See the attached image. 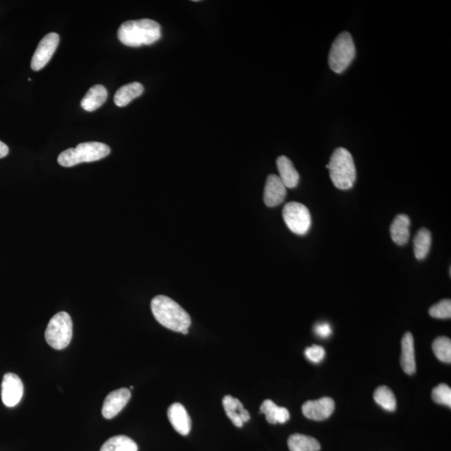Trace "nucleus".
<instances>
[{"mask_svg":"<svg viewBox=\"0 0 451 451\" xmlns=\"http://www.w3.org/2000/svg\"><path fill=\"white\" fill-rule=\"evenodd\" d=\"M411 219L406 214H400L393 219L391 226V235L393 242L397 245L404 246L410 239Z\"/></svg>","mask_w":451,"mask_h":451,"instance_id":"17","label":"nucleus"},{"mask_svg":"<svg viewBox=\"0 0 451 451\" xmlns=\"http://www.w3.org/2000/svg\"><path fill=\"white\" fill-rule=\"evenodd\" d=\"M400 365L407 374L416 371L414 338L410 332H405L401 341Z\"/></svg>","mask_w":451,"mask_h":451,"instance_id":"15","label":"nucleus"},{"mask_svg":"<svg viewBox=\"0 0 451 451\" xmlns=\"http://www.w3.org/2000/svg\"><path fill=\"white\" fill-rule=\"evenodd\" d=\"M226 415L239 428L243 427V424L249 422L250 414L239 399L232 395H226L223 400Z\"/></svg>","mask_w":451,"mask_h":451,"instance_id":"14","label":"nucleus"},{"mask_svg":"<svg viewBox=\"0 0 451 451\" xmlns=\"http://www.w3.org/2000/svg\"><path fill=\"white\" fill-rule=\"evenodd\" d=\"M132 393L128 389L121 388L110 392L103 404L102 415L106 419H113L123 410L131 399Z\"/></svg>","mask_w":451,"mask_h":451,"instance_id":"11","label":"nucleus"},{"mask_svg":"<svg viewBox=\"0 0 451 451\" xmlns=\"http://www.w3.org/2000/svg\"><path fill=\"white\" fill-rule=\"evenodd\" d=\"M287 196V187L278 175L271 174L267 177L263 200L269 208L282 204Z\"/></svg>","mask_w":451,"mask_h":451,"instance_id":"12","label":"nucleus"},{"mask_svg":"<svg viewBox=\"0 0 451 451\" xmlns=\"http://www.w3.org/2000/svg\"><path fill=\"white\" fill-rule=\"evenodd\" d=\"M10 149L7 145L0 141V159L5 158L9 154Z\"/></svg>","mask_w":451,"mask_h":451,"instance_id":"30","label":"nucleus"},{"mask_svg":"<svg viewBox=\"0 0 451 451\" xmlns=\"http://www.w3.org/2000/svg\"><path fill=\"white\" fill-rule=\"evenodd\" d=\"M430 315L435 319H446L451 317V301L444 300L432 306L430 308Z\"/></svg>","mask_w":451,"mask_h":451,"instance_id":"27","label":"nucleus"},{"mask_svg":"<svg viewBox=\"0 0 451 451\" xmlns=\"http://www.w3.org/2000/svg\"><path fill=\"white\" fill-rule=\"evenodd\" d=\"M60 43V36L49 33L40 42L32 60V69L34 71L42 70L51 60Z\"/></svg>","mask_w":451,"mask_h":451,"instance_id":"8","label":"nucleus"},{"mask_svg":"<svg viewBox=\"0 0 451 451\" xmlns=\"http://www.w3.org/2000/svg\"><path fill=\"white\" fill-rule=\"evenodd\" d=\"M326 167L330 170L332 183L338 189L350 190L354 186L356 181V168L353 156L347 149H336Z\"/></svg>","mask_w":451,"mask_h":451,"instance_id":"3","label":"nucleus"},{"mask_svg":"<svg viewBox=\"0 0 451 451\" xmlns=\"http://www.w3.org/2000/svg\"><path fill=\"white\" fill-rule=\"evenodd\" d=\"M279 178L287 188H294L300 182V174L293 162L287 156H281L277 160Z\"/></svg>","mask_w":451,"mask_h":451,"instance_id":"16","label":"nucleus"},{"mask_svg":"<svg viewBox=\"0 0 451 451\" xmlns=\"http://www.w3.org/2000/svg\"><path fill=\"white\" fill-rule=\"evenodd\" d=\"M374 399L385 411L393 412L396 410L395 393L387 386L378 387L374 393Z\"/></svg>","mask_w":451,"mask_h":451,"instance_id":"24","label":"nucleus"},{"mask_svg":"<svg viewBox=\"0 0 451 451\" xmlns=\"http://www.w3.org/2000/svg\"><path fill=\"white\" fill-rule=\"evenodd\" d=\"M282 217L290 231L297 235H305L311 227L310 212L300 202H289L282 209Z\"/></svg>","mask_w":451,"mask_h":451,"instance_id":"7","label":"nucleus"},{"mask_svg":"<svg viewBox=\"0 0 451 451\" xmlns=\"http://www.w3.org/2000/svg\"><path fill=\"white\" fill-rule=\"evenodd\" d=\"M313 330H315L316 335H318L319 338L327 339L332 334V328L330 324L328 323L316 324Z\"/></svg>","mask_w":451,"mask_h":451,"instance_id":"29","label":"nucleus"},{"mask_svg":"<svg viewBox=\"0 0 451 451\" xmlns=\"http://www.w3.org/2000/svg\"><path fill=\"white\" fill-rule=\"evenodd\" d=\"M110 148L101 143H84L75 148L67 149L58 156V162L64 167H71L83 162H93L106 158Z\"/></svg>","mask_w":451,"mask_h":451,"instance_id":"4","label":"nucleus"},{"mask_svg":"<svg viewBox=\"0 0 451 451\" xmlns=\"http://www.w3.org/2000/svg\"><path fill=\"white\" fill-rule=\"evenodd\" d=\"M108 97L106 88L102 85H95L90 88L82 99V107L86 112H93L104 104Z\"/></svg>","mask_w":451,"mask_h":451,"instance_id":"18","label":"nucleus"},{"mask_svg":"<svg viewBox=\"0 0 451 451\" xmlns=\"http://www.w3.org/2000/svg\"><path fill=\"white\" fill-rule=\"evenodd\" d=\"M290 451H319L320 443L316 439L302 434H294L289 438Z\"/></svg>","mask_w":451,"mask_h":451,"instance_id":"21","label":"nucleus"},{"mask_svg":"<svg viewBox=\"0 0 451 451\" xmlns=\"http://www.w3.org/2000/svg\"><path fill=\"white\" fill-rule=\"evenodd\" d=\"M168 419L175 431L182 435H187L192 429V420L182 404H171L167 411Z\"/></svg>","mask_w":451,"mask_h":451,"instance_id":"13","label":"nucleus"},{"mask_svg":"<svg viewBox=\"0 0 451 451\" xmlns=\"http://www.w3.org/2000/svg\"><path fill=\"white\" fill-rule=\"evenodd\" d=\"M72 335L73 323L70 315L66 312H60L49 320L45 337L53 349L61 350L70 345Z\"/></svg>","mask_w":451,"mask_h":451,"instance_id":"5","label":"nucleus"},{"mask_svg":"<svg viewBox=\"0 0 451 451\" xmlns=\"http://www.w3.org/2000/svg\"><path fill=\"white\" fill-rule=\"evenodd\" d=\"M326 350L322 346L312 345L305 350V356L309 361L319 364L326 357Z\"/></svg>","mask_w":451,"mask_h":451,"instance_id":"28","label":"nucleus"},{"mask_svg":"<svg viewBox=\"0 0 451 451\" xmlns=\"http://www.w3.org/2000/svg\"><path fill=\"white\" fill-rule=\"evenodd\" d=\"M118 39L130 47L150 45L162 37V28L158 22L150 19L124 22L118 29Z\"/></svg>","mask_w":451,"mask_h":451,"instance_id":"1","label":"nucleus"},{"mask_svg":"<svg viewBox=\"0 0 451 451\" xmlns=\"http://www.w3.org/2000/svg\"><path fill=\"white\" fill-rule=\"evenodd\" d=\"M101 451H138V446L125 435H117L106 441Z\"/></svg>","mask_w":451,"mask_h":451,"instance_id":"22","label":"nucleus"},{"mask_svg":"<svg viewBox=\"0 0 451 451\" xmlns=\"http://www.w3.org/2000/svg\"><path fill=\"white\" fill-rule=\"evenodd\" d=\"M334 409V401L330 397H324L319 400L307 401L302 407V411L306 418L322 422L330 417Z\"/></svg>","mask_w":451,"mask_h":451,"instance_id":"10","label":"nucleus"},{"mask_svg":"<svg viewBox=\"0 0 451 451\" xmlns=\"http://www.w3.org/2000/svg\"><path fill=\"white\" fill-rule=\"evenodd\" d=\"M144 93V87L139 82L127 84L119 88L114 97V102L117 106L124 107Z\"/></svg>","mask_w":451,"mask_h":451,"instance_id":"19","label":"nucleus"},{"mask_svg":"<svg viewBox=\"0 0 451 451\" xmlns=\"http://www.w3.org/2000/svg\"><path fill=\"white\" fill-rule=\"evenodd\" d=\"M432 400L439 404L451 406V389L448 385L441 384L432 391Z\"/></svg>","mask_w":451,"mask_h":451,"instance_id":"26","label":"nucleus"},{"mask_svg":"<svg viewBox=\"0 0 451 451\" xmlns=\"http://www.w3.org/2000/svg\"><path fill=\"white\" fill-rule=\"evenodd\" d=\"M151 308L156 321L168 330L182 332L188 330L192 323L185 309L169 297H155L151 301Z\"/></svg>","mask_w":451,"mask_h":451,"instance_id":"2","label":"nucleus"},{"mask_svg":"<svg viewBox=\"0 0 451 451\" xmlns=\"http://www.w3.org/2000/svg\"><path fill=\"white\" fill-rule=\"evenodd\" d=\"M435 356L439 361L450 364L451 363V341L447 337H439L435 339L432 345Z\"/></svg>","mask_w":451,"mask_h":451,"instance_id":"25","label":"nucleus"},{"mask_svg":"<svg viewBox=\"0 0 451 451\" xmlns=\"http://www.w3.org/2000/svg\"><path fill=\"white\" fill-rule=\"evenodd\" d=\"M24 395V385L17 374L7 373L3 378L1 397L7 407H14L21 402Z\"/></svg>","mask_w":451,"mask_h":451,"instance_id":"9","label":"nucleus"},{"mask_svg":"<svg viewBox=\"0 0 451 451\" xmlns=\"http://www.w3.org/2000/svg\"><path fill=\"white\" fill-rule=\"evenodd\" d=\"M355 45L349 32H343L336 38L328 56V64L335 73L341 74L350 66L355 57Z\"/></svg>","mask_w":451,"mask_h":451,"instance_id":"6","label":"nucleus"},{"mask_svg":"<svg viewBox=\"0 0 451 451\" xmlns=\"http://www.w3.org/2000/svg\"><path fill=\"white\" fill-rule=\"evenodd\" d=\"M260 411L266 416L267 422L273 424H284L290 418L289 411L284 407H279L273 401L266 400L260 407Z\"/></svg>","mask_w":451,"mask_h":451,"instance_id":"20","label":"nucleus"},{"mask_svg":"<svg viewBox=\"0 0 451 451\" xmlns=\"http://www.w3.org/2000/svg\"><path fill=\"white\" fill-rule=\"evenodd\" d=\"M431 233L426 228H422L414 239V254L418 260H423L429 254L431 246Z\"/></svg>","mask_w":451,"mask_h":451,"instance_id":"23","label":"nucleus"}]
</instances>
